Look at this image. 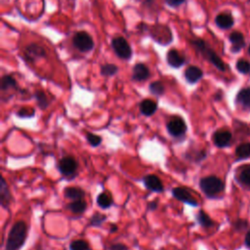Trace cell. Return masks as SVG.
<instances>
[{
	"label": "cell",
	"instance_id": "16",
	"mask_svg": "<svg viewBox=\"0 0 250 250\" xmlns=\"http://www.w3.org/2000/svg\"><path fill=\"white\" fill-rule=\"evenodd\" d=\"M234 104L243 109H250V87H243L236 93Z\"/></svg>",
	"mask_w": 250,
	"mask_h": 250
},
{
	"label": "cell",
	"instance_id": "7",
	"mask_svg": "<svg viewBox=\"0 0 250 250\" xmlns=\"http://www.w3.org/2000/svg\"><path fill=\"white\" fill-rule=\"evenodd\" d=\"M78 168L77 161L72 156H63L58 163V170L64 178H71L76 175Z\"/></svg>",
	"mask_w": 250,
	"mask_h": 250
},
{
	"label": "cell",
	"instance_id": "4",
	"mask_svg": "<svg viewBox=\"0 0 250 250\" xmlns=\"http://www.w3.org/2000/svg\"><path fill=\"white\" fill-rule=\"evenodd\" d=\"M72 44L78 51L82 53H87L92 51L95 45L92 36L84 30L77 31L74 34L72 38Z\"/></svg>",
	"mask_w": 250,
	"mask_h": 250
},
{
	"label": "cell",
	"instance_id": "19",
	"mask_svg": "<svg viewBox=\"0 0 250 250\" xmlns=\"http://www.w3.org/2000/svg\"><path fill=\"white\" fill-rule=\"evenodd\" d=\"M12 201V194L4 177H1L0 183V204L3 208H8Z\"/></svg>",
	"mask_w": 250,
	"mask_h": 250
},
{
	"label": "cell",
	"instance_id": "5",
	"mask_svg": "<svg viewBox=\"0 0 250 250\" xmlns=\"http://www.w3.org/2000/svg\"><path fill=\"white\" fill-rule=\"evenodd\" d=\"M111 47L118 58L122 60H130L132 58V55H133L132 48L124 37L122 36L114 37L111 40Z\"/></svg>",
	"mask_w": 250,
	"mask_h": 250
},
{
	"label": "cell",
	"instance_id": "43",
	"mask_svg": "<svg viewBox=\"0 0 250 250\" xmlns=\"http://www.w3.org/2000/svg\"><path fill=\"white\" fill-rule=\"evenodd\" d=\"M247 51H248V54H249V56H250V44H249V46H248V49H247Z\"/></svg>",
	"mask_w": 250,
	"mask_h": 250
},
{
	"label": "cell",
	"instance_id": "33",
	"mask_svg": "<svg viewBox=\"0 0 250 250\" xmlns=\"http://www.w3.org/2000/svg\"><path fill=\"white\" fill-rule=\"evenodd\" d=\"M86 140L87 142L92 146H98L101 145V143L103 142V139L99 136V135H96L94 133H90V132H87L86 133Z\"/></svg>",
	"mask_w": 250,
	"mask_h": 250
},
{
	"label": "cell",
	"instance_id": "13",
	"mask_svg": "<svg viewBox=\"0 0 250 250\" xmlns=\"http://www.w3.org/2000/svg\"><path fill=\"white\" fill-rule=\"evenodd\" d=\"M214 21L218 28H220L222 30H229L234 24V18L230 13L223 12V13H219L215 17Z\"/></svg>",
	"mask_w": 250,
	"mask_h": 250
},
{
	"label": "cell",
	"instance_id": "1",
	"mask_svg": "<svg viewBox=\"0 0 250 250\" xmlns=\"http://www.w3.org/2000/svg\"><path fill=\"white\" fill-rule=\"evenodd\" d=\"M190 43L192 47L196 50V52L200 54L204 60H206L211 64H213L218 70L223 72L227 70V64L224 62V61L219 57V55L211 48V46L206 41H204L201 38H196V39H192Z\"/></svg>",
	"mask_w": 250,
	"mask_h": 250
},
{
	"label": "cell",
	"instance_id": "34",
	"mask_svg": "<svg viewBox=\"0 0 250 250\" xmlns=\"http://www.w3.org/2000/svg\"><path fill=\"white\" fill-rule=\"evenodd\" d=\"M16 114H17V116H19L21 118H30L35 115V110L33 108H29V107H22V108L19 109L16 112Z\"/></svg>",
	"mask_w": 250,
	"mask_h": 250
},
{
	"label": "cell",
	"instance_id": "30",
	"mask_svg": "<svg viewBox=\"0 0 250 250\" xmlns=\"http://www.w3.org/2000/svg\"><path fill=\"white\" fill-rule=\"evenodd\" d=\"M235 69L240 74L246 75L250 73V62L244 59H238L235 62Z\"/></svg>",
	"mask_w": 250,
	"mask_h": 250
},
{
	"label": "cell",
	"instance_id": "41",
	"mask_svg": "<svg viewBox=\"0 0 250 250\" xmlns=\"http://www.w3.org/2000/svg\"><path fill=\"white\" fill-rule=\"evenodd\" d=\"M118 230V227H117V225H115V224H111L110 225V228H109V231L110 232H116Z\"/></svg>",
	"mask_w": 250,
	"mask_h": 250
},
{
	"label": "cell",
	"instance_id": "2",
	"mask_svg": "<svg viewBox=\"0 0 250 250\" xmlns=\"http://www.w3.org/2000/svg\"><path fill=\"white\" fill-rule=\"evenodd\" d=\"M27 226L23 221L16 222L11 228L6 241V250H20L25 243Z\"/></svg>",
	"mask_w": 250,
	"mask_h": 250
},
{
	"label": "cell",
	"instance_id": "9",
	"mask_svg": "<svg viewBox=\"0 0 250 250\" xmlns=\"http://www.w3.org/2000/svg\"><path fill=\"white\" fill-rule=\"evenodd\" d=\"M229 41L230 43L229 51L231 54H238L246 46L244 35L238 30H233L229 33Z\"/></svg>",
	"mask_w": 250,
	"mask_h": 250
},
{
	"label": "cell",
	"instance_id": "32",
	"mask_svg": "<svg viewBox=\"0 0 250 250\" xmlns=\"http://www.w3.org/2000/svg\"><path fill=\"white\" fill-rule=\"evenodd\" d=\"M106 216L104 214H102V213H95L91 219H90V226L92 227H101L102 224H104L105 221H106Z\"/></svg>",
	"mask_w": 250,
	"mask_h": 250
},
{
	"label": "cell",
	"instance_id": "22",
	"mask_svg": "<svg viewBox=\"0 0 250 250\" xmlns=\"http://www.w3.org/2000/svg\"><path fill=\"white\" fill-rule=\"evenodd\" d=\"M197 223L204 229H209L215 226V222L209 217V215L204 210H199L196 215Z\"/></svg>",
	"mask_w": 250,
	"mask_h": 250
},
{
	"label": "cell",
	"instance_id": "18",
	"mask_svg": "<svg viewBox=\"0 0 250 250\" xmlns=\"http://www.w3.org/2000/svg\"><path fill=\"white\" fill-rule=\"evenodd\" d=\"M184 75L188 83L195 84L203 77V71L196 65H189L186 68Z\"/></svg>",
	"mask_w": 250,
	"mask_h": 250
},
{
	"label": "cell",
	"instance_id": "35",
	"mask_svg": "<svg viewBox=\"0 0 250 250\" xmlns=\"http://www.w3.org/2000/svg\"><path fill=\"white\" fill-rule=\"evenodd\" d=\"M248 227V222L243 219H237L232 223V228L236 231H242L245 230Z\"/></svg>",
	"mask_w": 250,
	"mask_h": 250
},
{
	"label": "cell",
	"instance_id": "24",
	"mask_svg": "<svg viewBox=\"0 0 250 250\" xmlns=\"http://www.w3.org/2000/svg\"><path fill=\"white\" fill-rule=\"evenodd\" d=\"M97 204L99 205V207H101L103 209L110 208L113 204V200H112V197H111L110 193L105 192V191L101 192L97 196Z\"/></svg>",
	"mask_w": 250,
	"mask_h": 250
},
{
	"label": "cell",
	"instance_id": "12",
	"mask_svg": "<svg viewBox=\"0 0 250 250\" xmlns=\"http://www.w3.org/2000/svg\"><path fill=\"white\" fill-rule=\"evenodd\" d=\"M143 183H144L145 187L150 191L162 192L164 190V187H163L161 180L159 179L158 176H156L154 174L146 175L143 178Z\"/></svg>",
	"mask_w": 250,
	"mask_h": 250
},
{
	"label": "cell",
	"instance_id": "11",
	"mask_svg": "<svg viewBox=\"0 0 250 250\" xmlns=\"http://www.w3.org/2000/svg\"><path fill=\"white\" fill-rule=\"evenodd\" d=\"M172 194L176 199H178V200H180V201H182L186 204H188V205L193 206V207L198 206V202L196 201V199L185 188H180V187L174 188L172 189Z\"/></svg>",
	"mask_w": 250,
	"mask_h": 250
},
{
	"label": "cell",
	"instance_id": "39",
	"mask_svg": "<svg viewBox=\"0 0 250 250\" xmlns=\"http://www.w3.org/2000/svg\"><path fill=\"white\" fill-rule=\"evenodd\" d=\"M157 207H158V200H152L147 203V210L149 211H154L157 209Z\"/></svg>",
	"mask_w": 250,
	"mask_h": 250
},
{
	"label": "cell",
	"instance_id": "23",
	"mask_svg": "<svg viewBox=\"0 0 250 250\" xmlns=\"http://www.w3.org/2000/svg\"><path fill=\"white\" fill-rule=\"evenodd\" d=\"M236 160H244L250 158V143H243L235 148Z\"/></svg>",
	"mask_w": 250,
	"mask_h": 250
},
{
	"label": "cell",
	"instance_id": "27",
	"mask_svg": "<svg viewBox=\"0 0 250 250\" xmlns=\"http://www.w3.org/2000/svg\"><path fill=\"white\" fill-rule=\"evenodd\" d=\"M34 98L36 100V103H37V105L41 108V109H46L49 104H50V102L48 100V97L47 95L45 94V92L41 91V90H37L35 93H34Z\"/></svg>",
	"mask_w": 250,
	"mask_h": 250
},
{
	"label": "cell",
	"instance_id": "15",
	"mask_svg": "<svg viewBox=\"0 0 250 250\" xmlns=\"http://www.w3.org/2000/svg\"><path fill=\"white\" fill-rule=\"evenodd\" d=\"M166 62L173 68H180L187 62V59L177 50L171 49L166 54Z\"/></svg>",
	"mask_w": 250,
	"mask_h": 250
},
{
	"label": "cell",
	"instance_id": "42",
	"mask_svg": "<svg viewBox=\"0 0 250 250\" xmlns=\"http://www.w3.org/2000/svg\"><path fill=\"white\" fill-rule=\"evenodd\" d=\"M222 97H223V96H222V92H221V91H219V92H218V93L215 95L214 99H215L216 101H220V100L222 99Z\"/></svg>",
	"mask_w": 250,
	"mask_h": 250
},
{
	"label": "cell",
	"instance_id": "25",
	"mask_svg": "<svg viewBox=\"0 0 250 250\" xmlns=\"http://www.w3.org/2000/svg\"><path fill=\"white\" fill-rule=\"evenodd\" d=\"M66 207L68 210H70L74 214H82L87 209V203L84 199L73 200L72 202L68 203Z\"/></svg>",
	"mask_w": 250,
	"mask_h": 250
},
{
	"label": "cell",
	"instance_id": "10",
	"mask_svg": "<svg viewBox=\"0 0 250 250\" xmlns=\"http://www.w3.org/2000/svg\"><path fill=\"white\" fill-rule=\"evenodd\" d=\"M212 140L214 145L217 147L223 148V147H227L230 145L231 140H232V135L229 131L228 130H217L216 132H214L213 136H212Z\"/></svg>",
	"mask_w": 250,
	"mask_h": 250
},
{
	"label": "cell",
	"instance_id": "29",
	"mask_svg": "<svg viewBox=\"0 0 250 250\" xmlns=\"http://www.w3.org/2000/svg\"><path fill=\"white\" fill-rule=\"evenodd\" d=\"M118 66L113 63H104L101 66V74L104 77H110L118 72Z\"/></svg>",
	"mask_w": 250,
	"mask_h": 250
},
{
	"label": "cell",
	"instance_id": "40",
	"mask_svg": "<svg viewBox=\"0 0 250 250\" xmlns=\"http://www.w3.org/2000/svg\"><path fill=\"white\" fill-rule=\"evenodd\" d=\"M244 244H245V246H246L248 249H250V229H249V230L246 232V234H245Z\"/></svg>",
	"mask_w": 250,
	"mask_h": 250
},
{
	"label": "cell",
	"instance_id": "36",
	"mask_svg": "<svg viewBox=\"0 0 250 250\" xmlns=\"http://www.w3.org/2000/svg\"><path fill=\"white\" fill-rule=\"evenodd\" d=\"M194 152H195V153H194V155H193V156H191V157H189V158H190V159H192V160H193V161H195V162H200V161L204 160V159L206 158V156H207L206 150H204V149L195 150Z\"/></svg>",
	"mask_w": 250,
	"mask_h": 250
},
{
	"label": "cell",
	"instance_id": "28",
	"mask_svg": "<svg viewBox=\"0 0 250 250\" xmlns=\"http://www.w3.org/2000/svg\"><path fill=\"white\" fill-rule=\"evenodd\" d=\"M148 90L153 96L160 97L164 94L165 87L161 81H153L148 85Z\"/></svg>",
	"mask_w": 250,
	"mask_h": 250
},
{
	"label": "cell",
	"instance_id": "20",
	"mask_svg": "<svg viewBox=\"0 0 250 250\" xmlns=\"http://www.w3.org/2000/svg\"><path fill=\"white\" fill-rule=\"evenodd\" d=\"M157 107V103L150 99H145L140 103V112L145 116L153 115Z\"/></svg>",
	"mask_w": 250,
	"mask_h": 250
},
{
	"label": "cell",
	"instance_id": "26",
	"mask_svg": "<svg viewBox=\"0 0 250 250\" xmlns=\"http://www.w3.org/2000/svg\"><path fill=\"white\" fill-rule=\"evenodd\" d=\"M0 87H1V90L5 92L10 89H18V83L13 76L6 74V75H3L1 78Z\"/></svg>",
	"mask_w": 250,
	"mask_h": 250
},
{
	"label": "cell",
	"instance_id": "31",
	"mask_svg": "<svg viewBox=\"0 0 250 250\" xmlns=\"http://www.w3.org/2000/svg\"><path fill=\"white\" fill-rule=\"evenodd\" d=\"M69 250H91V249L87 241L83 239H77L70 242Z\"/></svg>",
	"mask_w": 250,
	"mask_h": 250
},
{
	"label": "cell",
	"instance_id": "14",
	"mask_svg": "<svg viewBox=\"0 0 250 250\" xmlns=\"http://www.w3.org/2000/svg\"><path fill=\"white\" fill-rule=\"evenodd\" d=\"M235 180L242 188L250 190V164L240 166L237 169Z\"/></svg>",
	"mask_w": 250,
	"mask_h": 250
},
{
	"label": "cell",
	"instance_id": "8",
	"mask_svg": "<svg viewBox=\"0 0 250 250\" xmlns=\"http://www.w3.org/2000/svg\"><path fill=\"white\" fill-rule=\"evenodd\" d=\"M46 57V51L45 49L37 44V43H31L28 44L23 51V59L28 62H35L36 61L45 58Z\"/></svg>",
	"mask_w": 250,
	"mask_h": 250
},
{
	"label": "cell",
	"instance_id": "17",
	"mask_svg": "<svg viewBox=\"0 0 250 250\" xmlns=\"http://www.w3.org/2000/svg\"><path fill=\"white\" fill-rule=\"evenodd\" d=\"M150 76L149 68L143 62L136 63L132 68V79L134 81H145Z\"/></svg>",
	"mask_w": 250,
	"mask_h": 250
},
{
	"label": "cell",
	"instance_id": "37",
	"mask_svg": "<svg viewBox=\"0 0 250 250\" xmlns=\"http://www.w3.org/2000/svg\"><path fill=\"white\" fill-rule=\"evenodd\" d=\"M164 1L169 7H172V8H177L186 2V0H164Z\"/></svg>",
	"mask_w": 250,
	"mask_h": 250
},
{
	"label": "cell",
	"instance_id": "21",
	"mask_svg": "<svg viewBox=\"0 0 250 250\" xmlns=\"http://www.w3.org/2000/svg\"><path fill=\"white\" fill-rule=\"evenodd\" d=\"M63 194L67 199L70 200H79L83 199L85 196V191L77 187H68L63 190Z\"/></svg>",
	"mask_w": 250,
	"mask_h": 250
},
{
	"label": "cell",
	"instance_id": "3",
	"mask_svg": "<svg viewBox=\"0 0 250 250\" xmlns=\"http://www.w3.org/2000/svg\"><path fill=\"white\" fill-rule=\"evenodd\" d=\"M199 188L208 198H217L224 191L225 184L217 176L211 175L199 180Z\"/></svg>",
	"mask_w": 250,
	"mask_h": 250
},
{
	"label": "cell",
	"instance_id": "6",
	"mask_svg": "<svg viewBox=\"0 0 250 250\" xmlns=\"http://www.w3.org/2000/svg\"><path fill=\"white\" fill-rule=\"evenodd\" d=\"M167 131L171 137L180 139L185 137L188 127L185 120L180 116H173L166 125Z\"/></svg>",
	"mask_w": 250,
	"mask_h": 250
},
{
	"label": "cell",
	"instance_id": "38",
	"mask_svg": "<svg viewBox=\"0 0 250 250\" xmlns=\"http://www.w3.org/2000/svg\"><path fill=\"white\" fill-rule=\"evenodd\" d=\"M108 250H128V247L123 243H114L108 247Z\"/></svg>",
	"mask_w": 250,
	"mask_h": 250
}]
</instances>
